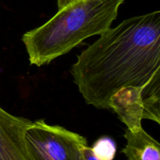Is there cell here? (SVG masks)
Segmentation results:
<instances>
[{
	"mask_svg": "<svg viewBox=\"0 0 160 160\" xmlns=\"http://www.w3.org/2000/svg\"><path fill=\"white\" fill-rule=\"evenodd\" d=\"M71 67L86 103L110 109L111 97L123 88L160 92V11L126 19L100 34Z\"/></svg>",
	"mask_w": 160,
	"mask_h": 160,
	"instance_id": "obj_1",
	"label": "cell"
},
{
	"mask_svg": "<svg viewBox=\"0 0 160 160\" xmlns=\"http://www.w3.org/2000/svg\"><path fill=\"white\" fill-rule=\"evenodd\" d=\"M125 0H73L42 26L23 34L30 63L48 64L86 38L111 28Z\"/></svg>",
	"mask_w": 160,
	"mask_h": 160,
	"instance_id": "obj_2",
	"label": "cell"
},
{
	"mask_svg": "<svg viewBox=\"0 0 160 160\" xmlns=\"http://www.w3.org/2000/svg\"><path fill=\"white\" fill-rule=\"evenodd\" d=\"M31 160H83L88 145L83 136L40 119L33 122L25 134Z\"/></svg>",
	"mask_w": 160,
	"mask_h": 160,
	"instance_id": "obj_3",
	"label": "cell"
},
{
	"mask_svg": "<svg viewBox=\"0 0 160 160\" xmlns=\"http://www.w3.org/2000/svg\"><path fill=\"white\" fill-rule=\"evenodd\" d=\"M159 100L160 95H152L143 88L128 87L116 92L109 104L128 129L134 131L142 128L143 119L159 124Z\"/></svg>",
	"mask_w": 160,
	"mask_h": 160,
	"instance_id": "obj_4",
	"label": "cell"
},
{
	"mask_svg": "<svg viewBox=\"0 0 160 160\" xmlns=\"http://www.w3.org/2000/svg\"><path fill=\"white\" fill-rule=\"evenodd\" d=\"M32 123L0 107V160H31L25 134Z\"/></svg>",
	"mask_w": 160,
	"mask_h": 160,
	"instance_id": "obj_5",
	"label": "cell"
},
{
	"mask_svg": "<svg viewBox=\"0 0 160 160\" xmlns=\"http://www.w3.org/2000/svg\"><path fill=\"white\" fill-rule=\"evenodd\" d=\"M127 145L122 149L128 160H160V145L143 128L131 131L127 128Z\"/></svg>",
	"mask_w": 160,
	"mask_h": 160,
	"instance_id": "obj_6",
	"label": "cell"
},
{
	"mask_svg": "<svg viewBox=\"0 0 160 160\" xmlns=\"http://www.w3.org/2000/svg\"><path fill=\"white\" fill-rule=\"evenodd\" d=\"M92 149L98 159L112 160L117 152V145L110 138L102 137L95 142Z\"/></svg>",
	"mask_w": 160,
	"mask_h": 160,
	"instance_id": "obj_7",
	"label": "cell"
},
{
	"mask_svg": "<svg viewBox=\"0 0 160 160\" xmlns=\"http://www.w3.org/2000/svg\"><path fill=\"white\" fill-rule=\"evenodd\" d=\"M83 160H102L98 159L92 151L91 147L87 146L84 148V152H83Z\"/></svg>",
	"mask_w": 160,
	"mask_h": 160,
	"instance_id": "obj_8",
	"label": "cell"
},
{
	"mask_svg": "<svg viewBox=\"0 0 160 160\" xmlns=\"http://www.w3.org/2000/svg\"><path fill=\"white\" fill-rule=\"evenodd\" d=\"M73 1V0H57L58 9H62V8H63L64 6H66L67 4H69V3Z\"/></svg>",
	"mask_w": 160,
	"mask_h": 160,
	"instance_id": "obj_9",
	"label": "cell"
}]
</instances>
